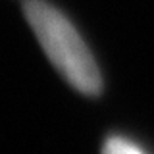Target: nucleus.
I'll return each mask as SVG.
<instances>
[{
	"label": "nucleus",
	"mask_w": 154,
	"mask_h": 154,
	"mask_svg": "<svg viewBox=\"0 0 154 154\" xmlns=\"http://www.w3.org/2000/svg\"><path fill=\"white\" fill-rule=\"evenodd\" d=\"M23 16L52 66L73 89L89 96L102 91V75L89 46L60 10L45 0H25Z\"/></svg>",
	"instance_id": "obj_1"
},
{
	"label": "nucleus",
	"mask_w": 154,
	"mask_h": 154,
	"mask_svg": "<svg viewBox=\"0 0 154 154\" xmlns=\"http://www.w3.org/2000/svg\"><path fill=\"white\" fill-rule=\"evenodd\" d=\"M102 154H146V152L137 143L129 141L125 137H110L106 139L102 146Z\"/></svg>",
	"instance_id": "obj_2"
}]
</instances>
